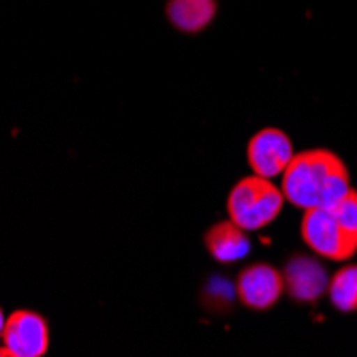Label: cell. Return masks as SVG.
<instances>
[{"label":"cell","mask_w":357,"mask_h":357,"mask_svg":"<svg viewBox=\"0 0 357 357\" xmlns=\"http://www.w3.org/2000/svg\"><path fill=\"white\" fill-rule=\"evenodd\" d=\"M216 15V0H169L167 17L182 32H199Z\"/></svg>","instance_id":"cell-9"},{"label":"cell","mask_w":357,"mask_h":357,"mask_svg":"<svg viewBox=\"0 0 357 357\" xmlns=\"http://www.w3.org/2000/svg\"><path fill=\"white\" fill-rule=\"evenodd\" d=\"M284 195L272 180L248 176L242 178L227 197V214L244 231H259L280 214Z\"/></svg>","instance_id":"cell-2"},{"label":"cell","mask_w":357,"mask_h":357,"mask_svg":"<svg viewBox=\"0 0 357 357\" xmlns=\"http://www.w3.org/2000/svg\"><path fill=\"white\" fill-rule=\"evenodd\" d=\"M3 328H5V317H3V310H0V336H3Z\"/></svg>","instance_id":"cell-13"},{"label":"cell","mask_w":357,"mask_h":357,"mask_svg":"<svg viewBox=\"0 0 357 357\" xmlns=\"http://www.w3.org/2000/svg\"><path fill=\"white\" fill-rule=\"evenodd\" d=\"M284 278V289L289 296L298 302H314L317 298L323 296V291L328 289L330 278L328 272L317 259L298 255L289 259V264L282 272Z\"/></svg>","instance_id":"cell-7"},{"label":"cell","mask_w":357,"mask_h":357,"mask_svg":"<svg viewBox=\"0 0 357 357\" xmlns=\"http://www.w3.org/2000/svg\"><path fill=\"white\" fill-rule=\"evenodd\" d=\"M206 248L220 264H234L246 257L250 250V242L246 231L231 220H222L212 225L206 234Z\"/></svg>","instance_id":"cell-8"},{"label":"cell","mask_w":357,"mask_h":357,"mask_svg":"<svg viewBox=\"0 0 357 357\" xmlns=\"http://www.w3.org/2000/svg\"><path fill=\"white\" fill-rule=\"evenodd\" d=\"M236 289L242 304L255 310H266L280 300L284 291V278L276 268L257 264L240 272Z\"/></svg>","instance_id":"cell-6"},{"label":"cell","mask_w":357,"mask_h":357,"mask_svg":"<svg viewBox=\"0 0 357 357\" xmlns=\"http://www.w3.org/2000/svg\"><path fill=\"white\" fill-rule=\"evenodd\" d=\"M248 165L255 176L272 180L276 176H282L294 158V144L289 135H284L280 128L268 126L261 128L250 142H248Z\"/></svg>","instance_id":"cell-4"},{"label":"cell","mask_w":357,"mask_h":357,"mask_svg":"<svg viewBox=\"0 0 357 357\" xmlns=\"http://www.w3.org/2000/svg\"><path fill=\"white\" fill-rule=\"evenodd\" d=\"M332 212L340 225V229L349 238V242L357 248V190L351 188L349 195L344 197V202Z\"/></svg>","instance_id":"cell-11"},{"label":"cell","mask_w":357,"mask_h":357,"mask_svg":"<svg viewBox=\"0 0 357 357\" xmlns=\"http://www.w3.org/2000/svg\"><path fill=\"white\" fill-rule=\"evenodd\" d=\"M3 347L15 357H43L50 344V330L41 314L30 310L13 312L3 328Z\"/></svg>","instance_id":"cell-5"},{"label":"cell","mask_w":357,"mask_h":357,"mask_svg":"<svg viewBox=\"0 0 357 357\" xmlns=\"http://www.w3.org/2000/svg\"><path fill=\"white\" fill-rule=\"evenodd\" d=\"M302 240L317 255L330 259V261H344L355 255V246L349 242L344 231L330 210H306L302 218Z\"/></svg>","instance_id":"cell-3"},{"label":"cell","mask_w":357,"mask_h":357,"mask_svg":"<svg viewBox=\"0 0 357 357\" xmlns=\"http://www.w3.org/2000/svg\"><path fill=\"white\" fill-rule=\"evenodd\" d=\"M0 357H15L7 347H0Z\"/></svg>","instance_id":"cell-12"},{"label":"cell","mask_w":357,"mask_h":357,"mask_svg":"<svg viewBox=\"0 0 357 357\" xmlns=\"http://www.w3.org/2000/svg\"><path fill=\"white\" fill-rule=\"evenodd\" d=\"M284 199L306 210H336L351 190L349 172L330 150H308L291 158L280 186Z\"/></svg>","instance_id":"cell-1"},{"label":"cell","mask_w":357,"mask_h":357,"mask_svg":"<svg viewBox=\"0 0 357 357\" xmlns=\"http://www.w3.org/2000/svg\"><path fill=\"white\" fill-rule=\"evenodd\" d=\"M330 302L342 312L357 310V266L340 268L328 284Z\"/></svg>","instance_id":"cell-10"}]
</instances>
